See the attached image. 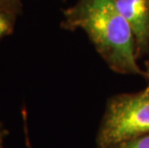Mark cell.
<instances>
[{
	"mask_svg": "<svg viewBox=\"0 0 149 148\" xmlns=\"http://www.w3.org/2000/svg\"><path fill=\"white\" fill-rule=\"evenodd\" d=\"M65 27L84 30L112 70L145 77L137 63L134 35L116 0H79L65 12Z\"/></svg>",
	"mask_w": 149,
	"mask_h": 148,
	"instance_id": "6da1fadb",
	"label": "cell"
},
{
	"mask_svg": "<svg viewBox=\"0 0 149 148\" xmlns=\"http://www.w3.org/2000/svg\"><path fill=\"white\" fill-rule=\"evenodd\" d=\"M149 134V89L113 96L106 105L96 136V148Z\"/></svg>",
	"mask_w": 149,
	"mask_h": 148,
	"instance_id": "7a4b0ae2",
	"label": "cell"
},
{
	"mask_svg": "<svg viewBox=\"0 0 149 148\" xmlns=\"http://www.w3.org/2000/svg\"><path fill=\"white\" fill-rule=\"evenodd\" d=\"M145 77L148 80V89H149V61L146 62V70H145Z\"/></svg>",
	"mask_w": 149,
	"mask_h": 148,
	"instance_id": "8992f818",
	"label": "cell"
},
{
	"mask_svg": "<svg viewBox=\"0 0 149 148\" xmlns=\"http://www.w3.org/2000/svg\"><path fill=\"white\" fill-rule=\"evenodd\" d=\"M116 3L131 27L139 58L149 48V0H116Z\"/></svg>",
	"mask_w": 149,
	"mask_h": 148,
	"instance_id": "3957f363",
	"label": "cell"
},
{
	"mask_svg": "<svg viewBox=\"0 0 149 148\" xmlns=\"http://www.w3.org/2000/svg\"><path fill=\"white\" fill-rule=\"evenodd\" d=\"M101 148H149V134L139 135Z\"/></svg>",
	"mask_w": 149,
	"mask_h": 148,
	"instance_id": "277c9868",
	"label": "cell"
},
{
	"mask_svg": "<svg viewBox=\"0 0 149 148\" xmlns=\"http://www.w3.org/2000/svg\"><path fill=\"white\" fill-rule=\"evenodd\" d=\"M9 30V22L7 19L3 17L2 14L0 13V37L5 33H7Z\"/></svg>",
	"mask_w": 149,
	"mask_h": 148,
	"instance_id": "5b68a950",
	"label": "cell"
}]
</instances>
